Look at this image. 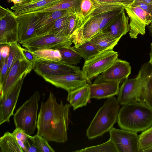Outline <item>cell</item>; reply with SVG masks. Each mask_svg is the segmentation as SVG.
<instances>
[{
  "mask_svg": "<svg viewBox=\"0 0 152 152\" xmlns=\"http://www.w3.org/2000/svg\"><path fill=\"white\" fill-rule=\"evenodd\" d=\"M71 105L58 103L52 92L47 100L42 101L37 120V134L48 141L63 143L68 140Z\"/></svg>",
  "mask_w": 152,
  "mask_h": 152,
  "instance_id": "cell-1",
  "label": "cell"
},
{
  "mask_svg": "<svg viewBox=\"0 0 152 152\" xmlns=\"http://www.w3.org/2000/svg\"><path fill=\"white\" fill-rule=\"evenodd\" d=\"M118 123L122 129L137 133L152 126V109L145 104L133 101L119 109Z\"/></svg>",
  "mask_w": 152,
  "mask_h": 152,
  "instance_id": "cell-2",
  "label": "cell"
},
{
  "mask_svg": "<svg viewBox=\"0 0 152 152\" xmlns=\"http://www.w3.org/2000/svg\"><path fill=\"white\" fill-rule=\"evenodd\" d=\"M120 107V104L115 97L107 98L86 130L88 138L94 139L109 131L117 120Z\"/></svg>",
  "mask_w": 152,
  "mask_h": 152,
  "instance_id": "cell-3",
  "label": "cell"
},
{
  "mask_svg": "<svg viewBox=\"0 0 152 152\" xmlns=\"http://www.w3.org/2000/svg\"><path fill=\"white\" fill-rule=\"evenodd\" d=\"M40 97L39 91H35L14 115L16 127L21 129L28 135L34 134L37 127V115Z\"/></svg>",
  "mask_w": 152,
  "mask_h": 152,
  "instance_id": "cell-4",
  "label": "cell"
},
{
  "mask_svg": "<svg viewBox=\"0 0 152 152\" xmlns=\"http://www.w3.org/2000/svg\"><path fill=\"white\" fill-rule=\"evenodd\" d=\"M118 57L117 52L108 50L102 52L85 61L82 71L87 83L91 84V80L107 69Z\"/></svg>",
  "mask_w": 152,
  "mask_h": 152,
  "instance_id": "cell-5",
  "label": "cell"
},
{
  "mask_svg": "<svg viewBox=\"0 0 152 152\" xmlns=\"http://www.w3.org/2000/svg\"><path fill=\"white\" fill-rule=\"evenodd\" d=\"M134 87L136 101L152 109V67L149 62L141 66Z\"/></svg>",
  "mask_w": 152,
  "mask_h": 152,
  "instance_id": "cell-6",
  "label": "cell"
},
{
  "mask_svg": "<svg viewBox=\"0 0 152 152\" xmlns=\"http://www.w3.org/2000/svg\"><path fill=\"white\" fill-rule=\"evenodd\" d=\"M17 17L15 12L0 6V44L10 45L18 42Z\"/></svg>",
  "mask_w": 152,
  "mask_h": 152,
  "instance_id": "cell-7",
  "label": "cell"
},
{
  "mask_svg": "<svg viewBox=\"0 0 152 152\" xmlns=\"http://www.w3.org/2000/svg\"><path fill=\"white\" fill-rule=\"evenodd\" d=\"M72 39L69 36L58 37L51 34L37 36L23 42L22 45L32 52L46 49H58L71 47Z\"/></svg>",
  "mask_w": 152,
  "mask_h": 152,
  "instance_id": "cell-8",
  "label": "cell"
},
{
  "mask_svg": "<svg viewBox=\"0 0 152 152\" xmlns=\"http://www.w3.org/2000/svg\"><path fill=\"white\" fill-rule=\"evenodd\" d=\"M31 71L23 73L8 91L0 97V125L10 122L11 116L14 114L24 79Z\"/></svg>",
  "mask_w": 152,
  "mask_h": 152,
  "instance_id": "cell-9",
  "label": "cell"
},
{
  "mask_svg": "<svg viewBox=\"0 0 152 152\" xmlns=\"http://www.w3.org/2000/svg\"><path fill=\"white\" fill-rule=\"evenodd\" d=\"M32 63V69L41 76L75 73L81 70L79 66L69 64L61 60L55 61L37 58Z\"/></svg>",
  "mask_w": 152,
  "mask_h": 152,
  "instance_id": "cell-10",
  "label": "cell"
},
{
  "mask_svg": "<svg viewBox=\"0 0 152 152\" xmlns=\"http://www.w3.org/2000/svg\"><path fill=\"white\" fill-rule=\"evenodd\" d=\"M130 20L129 35L135 39L139 34L144 35L145 27L152 22L151 15L138 6L133 4L124 7Z\"/></svg>",
  "mask_w": 152,
  "mask_h": 152,
  "instance_id": "cell-11",
  "label": "cell"
},
{
  "mask_svg": "<svg viewBox=\"0 0 152 152\" xmlns=\"http://www.w3.org/2000/svg\"><path fill=\"white\" fill-rule=\"evenodd\" d=\"M109 134L118 152H138L139 135L137 133L113 127Z\"/></svg>",
  "mask_w": 152,
  "mask_h": 152,
  "instance_id": "cell-12",
  "label": "cell"
},
{
  "mask_svg": "<svg viewBox=\"0 0 152 152\" xmlns=\"http://www.w3.org/2000/svg\"><path fill=\"white\" fill-rule=\"evenodd\" d=\"M42 77L46 81L56 87L66 90L68 93L87 85V83L82 70L75 73Z\"/></svg>",
  "mask_w": 152,
  "mask_h": 152,
  "instance_id": "cell-13",
  "label": "cell"
},
{
  "mask_svg": "<svg viewBox=\"0 0 152 152\" xmlns=\"http://www.w3.org/2000/svg\"><path fill=\"white\" fill-rule=\"evenodd\" d=\"M131 69L129 62L117 58L107 69L96 77L93 83L112 81L120 83L128 78Z\"/></svg>",
  "mask_w": 152,
  "mask_h": 152,
  "instance_id": "cell-14",
  "label": "cell"
},
{
  "mask_svg": "<svg viewBox=\"0 0 152 152\" xmlns=\"http://www.w3.org/2000/svg\"><path fill=\"white\" fill-rule=\"evenodd\" d=\"M17 15L18 30V42L21 44L37 36L36 27L38 18L36 12Z\"/></svg>",
  "mask_w": 152,
  "mask_h": 152,
  "instance_id": "cell-15",
  "label": "cell"
},
{
  "mask_svg": "<svg viewBox=\"0 0 152 152\" xmlns=\"http://www.w3.org/2000/svg\"><path fill=\"white\" fill-rule=\"evenodd\" d=\"M33 63L25 57L17 60L11 68L9 73L6 83L0 89V96L5 95L24 72L31 71Z\"/></svg>",
  "mask_w": 152,
  "mask_h": 152,
  "instance_id": "cell-16",
  "label": "cell"
},
{
  "mask_svg": "<svg viewBox=\"0 0 152 152\" xmlns=\"http://www.w3.org/2000/svg\"><path fill=\"white\" fill-rule=\"evenodd\" d=\"M129 18L126 15L125 10L108 23L99 31L106 33L117 39H120L130 30Z\"/></svg>",
  "mask_w": 152,
  "mask_h": 152,
  "instance_id": "cell-17",
  "label": "cell"
},
{
  "mask_svg": "<svg viewBox=\"0 0 152 152\" xmlns=\"http://www.w3.org/2000/svg\"><path fill=\"white\" fill-rule=\"evenodd\" d=\"M100 21L96 16L91 17L73 34L72 42L77 45L89 40L99 32Z\"/></svg>",
  "mask_w": 152,
  "mask_h": 152,
  "instance_id": "cell-18",
  "label": "cell"
},
{
  "mask_svg": "<svg viewBox=\"0 0 152 152\" xmlns=\"http://www.w3.org/2000/svg\"><path fill=\"white\" fill-rule=\"evenodd\" d=\"M120 83L118 81H112L87 84L90 89V98L99 99L118 95Z\"/></svg>",
  "mask_w": 152,
  "mask_h": 152,
  "instance_id": "cell-19",
  "label": "cell"
},
{
  "mask_svg": "<svg viewBox=\"0 0 152 152\" xmlns=\"http://www.w3.org/2000/svg\"><path fill=\"white\" fill-rule=\"evenodd\" d=\"M67 12L64 10H59L53 12H36L38 18L36 27L37 36L45 34L55 22Z\"/></svg>",
  "mask_w": 152,
  "mask_h": 152,
  "instance_id": "cell-20",
  "label": "cell"
},
{
  "mask_svg": "<svg viewBox=\"0 0 152 152\" xmlns=\"http://www.w3.org/2000/svg\"><path fill=\"white\" fill-rule=\"evenodd\" d=\"M90 99V89L87 84L68 93L67 99L75 110L86 105Z\"/></svg>",
  "mask_w": 152,
  "mask_h": 152,
  "instance_id": "cell-21",
  "label": "cell"
},
{
  "mask_svg": "<svg viewBox=\"0 0 152 152\" xmlns=\"http://www.w3.org/2000/svg\"><path fill=\"white\" fill-rule=\"evenodd\" d=\"M62 0H40L14 4L11 9L17 14L29 13L55 4Z\"/></svg>",
  "mask_w": 152,
  "mask_h": 152,
  "instance_id": "cell-22",
  "label": "cell"
},
{
  "mask_svg": "<svg viewBox=\"0 0 152 152\" xmlns=\"http://www.w3.org/2000/svg\"><path fill=\"white\" fill-rule=\"evenodd\" d=\"M81 1L82 0H62L53 5L31 12H41L64 10L72 14L77 16L80 11Z\"/></svg>",
  "mask_w": 152,
  "mask_h": 152,
  "instance_id": "cell-23",
  "label": "cell"
},
{
  "mask_svg": "<svg viewBox=\"0 0 152 152\" xmlns=\"http://www.w3.org/2000/svg\"><path fill=\"white\" fill-rule=\"evenodd\" d=\"M137 78L125 79L120 88L118 101L120 104L123 105L136 101L134 87Z\"/></svg>",
  "mask_w": 152,
  "mask_h": 152,
  "instance_id": "cell-24",
  "label": "cell"
},
{
  "mask_svg": "<svg viewBox=\"0 0 152 152\" xmlns=\"http://www.w3.org/2000/svg\"><path fill=\"white\" fill-rule=\"evenodd\" d=\"M120 39L106 33L99 31L89 40L97 48L100 52H102L113 50Z\"/></svg>",
  "mask_w": 152,
  "mask_h": 152,
  "instance_id": "cell-25",
  "label": "cell"
},
{
  "mask_svg": "<svg viewBox=\"0 0 152 152\" xmlns=\"http://www.w3.org/2000/svg\"><path fill=\"white\" fill-rule=\"evenodd\" d=\"M72 14L67 11L55 22L50 29L44 35L51 34L58 37L68 36V28Z\"/></svg>",
  "mask_w": 152,
  "mask_h": 152,
  "instance_id": "cell-26",
  "label": "cell"
},
{
  "mask_svg": "<svg viewBox=\"0 0 152 152\" xmlns=\"http://www.w3.org/2000/svg\"><path fill=\"white\" fill-rule=\"evenodd\" d=\"M85 61L92 58L100 52L97 48L89 40L71 47Z\"/></svg>",
  "mask_w": 152,
  "mask_h": 152,
  "instance_id": "cell-27",
  "label": "cell"
},
{
  "mask_svg": "<svg viewBox=\"0 0 152 152\" xmlns=\"http://www.w3.org/2000/svg\"><path fill=\"white\" fill-rule=\"evenodd\" d=\"M0 152H23L12 133L7 132L0 138Z\"/></svg>",
  "mask_w": 152,
  "mask_h": 152,
  "instance_id": "cell-28",
  "label": "cell"
},
{
  "mask_svg": "<svg viewBox=\"0 0 152 152\" xmlns=\"http://www.w3.org/2000/svg\"><path fill=\"white\" fill-rule=\"evenodd\" d=\"M100 5L95 0H82L80 11L77 16L81 26L91 18L94 11Z\"/></svg>",
  "mask_w": 152,
  "mask_h": 152,
  "instance_id": "cell-29",
  "label": "cell"
},
{
  "mask_svg": "<svg viewBox=\"0 0 152 152\" xmlns=\"http://www.w3.org/2000/svg\"><path fill=\"white\" fill-rule=\"evenodd\" d=\"M138 152H152V126L139 135Z\"/></svg>",
  "mask_w": 152,
  "mask_h": 152,
  "instance_id": "cell-30",
  "label": "cell"
},
{
  "mask_svg": "<svg viewBox=\"0 0 152 152\" xmlns=\"http://www.w3.org/2000/svg\"><path fill=\"white\" fill-rule=\"evenodd\" d=\"M71 47L62 48L58 49L61 55V60L70 65H77L80 62L82 58L73 50Z\"/></svg>",
  "mask_w": 152,
  "mask_h": 152,
  "instance_id": "cell-31",
  "label": "cell"
},
{
  "mask_svg": "<svg viewBox=\"0 0 152 152\" xmlns=\"http://www.w3.org/2000/svg\"><path fill=\"white\" fill-rule=\"evenodd\" d=\"M76 152H118L113 141L110 138L106 142L97 145L85 148Z\"/></svg>",
  "mask_w": 152,
  "mask_h": 152,
  "instance_id": "cell-32",
  "label": "cell"
},
{
  "mask_svg": "<svg viewBox=\"0 0 152 152\" xmlns=\"http://www.w3.org/2000/svg\"><path fill=\"white\" fill-rule=\"evenodd\" d=\"M37 58L47 60L59 61L61 60V56L58 49H46L32 52Z\"/></svg>",
  "mask_w": 152,
  "mask_h": 152,
  "instance_id": "cell-33",
  "label": "cell"
},
{
  "mask_svg": "<svg viewBox=\"0 0 152 152\" xmlns=\"http://www.w3.org/2000/svg\"><path fill=\"white\" fill-rule=\"evenodd\" d=\"M9 45L10 50L7 60L8 74L12 66L17 60L25 57L22 51L21 47L18 42Z\"/></svg>",
  "mask_w": 152,
  "mask_h": 152,
  "instance_id": "cell-34",
  "label": "cell"
},
{
  "mask_svg": "<svg viewBox=\"0 0 152 152\" xmlns=\"http://www.w3.org/2000/svg\"><path fill=\"white\" fill-rule=\"evenodd\" d=\"M28 137L36 147L39 152H55L49 144L48 141L37 134L33 136L28 135Z\"/></svg>",
  "mask_w": 152,
  "mask_h": 152,
  "instance_id": "cell-35",
  "label": "cell"
},
{
  "mask_svg": "<svg viewBox=\"0 0 152 152\" xmlns=\"http://www.w3.org/2000/svg\"><path fill=\"white\" fill-rule=\"evenodd\" d=\"M124 9V7H123L118 9L108 11L96 16L99 18L100 20L99 31L119 15Z\"/></svg>",
  "mask_w": 152,
  "mask_h": 152,
  "instance_id": "cell-36",
  "label": "cell"
},
{
  "mask_svg": "<svg viewBox=\"0 0 152 152\" xmlns=\"http://www.w3.org/2000/svg\"><path fill=\"white\" fill-rule=\"evenodd\" d=\"M100 4V6L94 11L91 17L108 11L118 9L121 7H124L125 6L123 5L120 4Z\"/></svg>",
  "mask_w": 152,
  "mask_h": 152,
  "instance_id": "cell-37",
  "label": "cell"
},
{
  "mask_svg": "<svg viewBox=\"0 0 152 152\" xmlns=\"http://www.w3.org/2000/svg\"><path fill=\"white\" fill-rule=\"evenodd\" d=\"M8 57L4 58L0 63V89H2L5 85L8 75L7 66Z\"/></svg>",
  "mask_w": 152,
  "mask_h": 152,
  "instance_id": "cell-38",
  "label": "cell"
},
{
  "mask_svg": "<svg viewBox=\"0 0 152 152\" xmlns=\"http://www.w3.org/2000/svg\"><path fill=\"white\" fill-rule=\"evenodd\" d=\"M81 26L77 16L72 14L69 22L67 35L71 38L74 32Z\"/></svg>",
  "mask_w": 152,
  "mask_h": 152,
  "instance_id": "cell-39",
  "label": "cell"
},
{
  "mask_svg": "<svg viewBox=\"0 0 152 152\" xmlns=\"http://www.w3.org/2000/svg\"><path fill=\"white\" fill-rule=\"evenodd\" d=\"M12 133L23 150L24 148V143L28 138V134L19 128H16Z\"/></svg>",
  "mask_w": 152,
  "mask_h": 152,
  "instance_id": "cell-40",
  "label": "cell"
},
{
  "mask_svg": "<svg viewBox=\"0 0 152 152\" xmlns=\"http://www.w3.org/2000/svg\"><path fill=\"white\" fill-rule=\"evenodd\" d=\"M132 4L138 6L150 14L152 16V6L143 0H134Z\"/></svg>",
  "mask_w": 152,
  "mask_h": 152,
  "instance_id": "cell-41",
  "label": "cell"
},
{
  "mask_svg": "<svg viewBox=\"0 0 152 152\" xmlns=\"http://www.w3.org/2000/svg\"><path fill=\"white\" fill-rule=\"evenodd\" d=\"M21 49L25 57L32 63L37 58L34 54L28 50L22 48Z\"/></svg>",
  "mask_w": 152,
  "mask_h": 152,
  "instance_id": "cell-42",
  "label": "cell"
},
{
  "mask_svg": "<svg viewBox=\"0 0 152 152\" xmlns=\"http://www.w3.org/2000/svg\"><path fill=\"white\" fill-rule=\"evenodd\" d=\"M10 50V46L7 44H0V55L3 60L8 56Z\"/></svg>",
  "mask_w": 152,
  "mask_h": 152,
  "instance_id": "cell-43",
  "label": "cell"
},
{
  "mask_svg": "<svg viewBox=\"0 0 152 152\" xmlns=\"http://www.w3.org/2000/svg\"><path fill=\"white\" fill-rule=\"evenodd\" d=\"M24 148L23 150L24 152H39L36 147L34 144H31L27 140L24 143Z\"/></svg>",
  "mask_w": 152,
  "mask_h": 152,
  "instance_id": "cell-44",
  "label": "cell"
},
{
  "mask_svg": "<svg viewBox=\"0 0 152 152\" xmlns=\"http://www.w3.org/2000/svg\"><path fill=\"white\" fill-rule=\"evenodd\" d=\"M100 4H122L115 0H95Z\"/></svg>",
  "mask_w": 152,
  "mask_h": 152,
  "instance_id": "cell-45",
  "label": "cell"
},
{
  "mask_svg": "<svg viewBox=\"0 0 152 152\" xmlns=\"http://www.w3.org/2000/svg\"><path fill=\"white\" fill-rule=\"evenodd\" d=\"M119 3L124 5L125 6L132 4L134 0H115Z\"/></svg>",
  "mask_w": 152,
  "mask_h": 152,
  "instance_id": "cell-46",
  "label": "cell"
},
{
  "mask_svg": "<svg viewBox=\"0 0 152 152\" xmlns=\"http://www.w3.org/2000/svg\"><path fill=\"white\" fill-rule=\"evenodd\" d=\"M31 0H12V2L14 4H20L23 3H27L31 1Z\"/></svg>",
  "mask_w": 152,
  "mask_h": 152,
  "instance_id": "cell-47",
  "label": "cell"
},
{
  "mask_svg": "<svg viewBox=\"0 0 152 152\" xmlns=\"http://www.w3.org/2000/svg\"><path fill=\"white\" fill-rule=\"evenodd\" d=\"M150 48L151 50L149 53L150 60L148 62L151 64L152 67V43L151 44Z\"/></svg>",
  "mask_w": 152,
  "mask_h": 152,
  "instance_id": "cell-48",
  "label": "cell"
},
{
  "mask_svg": "<svg viewBox=\"0 0 152 152\" xmlns=\"http://www.w3.org/2000/svg\"><path fill=\"white\" fill-rule=\"evenodd\" d=\"M147 28L151 35L152 37V22L150 23V25L147 26Z\"/></svg>",
  "mask_w": 152,
  "mask_h": 152,
  "instance_id": "cell-49",
  "label": "cell"
},
{
  "mask_svg": "<svg viewBox=\"0 0 152 152\" xmlns=\"http://www.w3.org/2000/svg\"><path fill=\"white\" fill-rule=\"evenodd\" d=\"M145 2L152 6V0H143Z\"/></svg>",
  "mask_w": 152,
  "mask_h": 152,
  "instance_id": "cell-50",
  "label": "cell"
},
{
  "mask_svg": "<svg viewBox=\"0 0 152 152\" xmlns=\"http://www.w3.org/2000/svg\"><path fill=\"white\" fill-rule=\"evenodd\" d=\"M39 0H31V1H30V2H34V1H39Z\"/></svg>",
  "mask_w": 152,
  "mask_h": 152,
  "instance_id": "cell-51",
  "label": "cell"
},
{
  "mask_svg": "<svg viewBox=\"0 0 152 152\" xmlns=\"http://www.w3.org/2000/svg\"><path fill=\"white\" fill-rule=\"evenodd\" d=\"M12 0H10V2H12Z\"/></svg>",
  "mask_w": 152,
  "mask_h": 152,
  "instance_id": "cell-52",
  "label": "cell"
},
{
  "mask_svg": "<svg viewBox=\"0 0 152 152\" xmlns=\"http://www.w3.org/2000/svg\"><path fill=\"white\" fill-rule=\"evenodd\" d=\"M9 0V1H10V0Z\"/></svg>",
  "mask_w": 152,
  "mask_h": 152,
  "instance_id": "cell-53",
  "label": "cell"
}]
</instances>
